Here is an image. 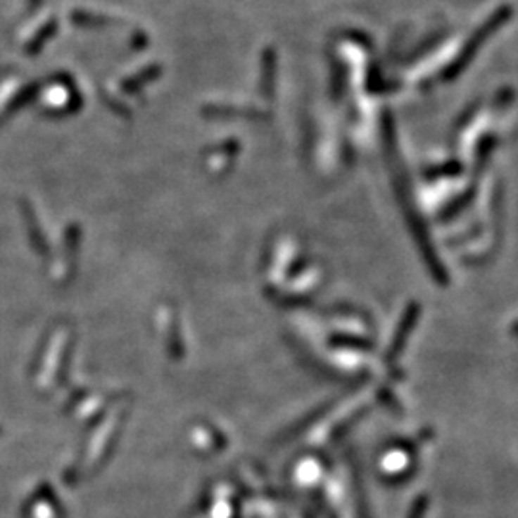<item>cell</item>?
Wrapping results in <instances>:
<instances>
[{"label":"cell","instance_id":"cell-1","mask_svg":"<svg viewBox=\"0 0 518 518\" xmlns=\"http://www.w3.org/2000/svg\"><path fill=\"white\" fill-rule=\"evenodd\" d=\"M52 31H56V20L54 21H49V25L44 27V31H42L41 35H37L35 37V41L31 42L27 46V52H35L37 49H41L42 44L46 42V39H49L50 35H52Z\"/></svg>","mask_w":518,"mask_h":518},{"label":"cell","instance_id":"cell-2","mask_svg":"<svg viewBox=\"0 0 518 518\" xmlns=\"http://www.w3.org/2000/svg\"><path fill=\"white\" fill-rule=\"evenodd\" d=\"M73 20L77 21L79 25H104L106 18H102V15L89 14V12H84V14H79V12H75V14H73Z\"/></svg>","mask_w":518,"mask_h":518},{"label":"cell","instance_id":"cell-3","mask_svg":"<svg viewBox=\"0 0 518 518\" xmlns=\"http://www.w3.org/2000/svg\"><path fill=\"white\" fill-rule=\"evenodd\" d=\"M37 2L41 4V0H29V4H31V6H37Z\"/></svg>","mask_w":518,"mask_h":518}]
</instances>
